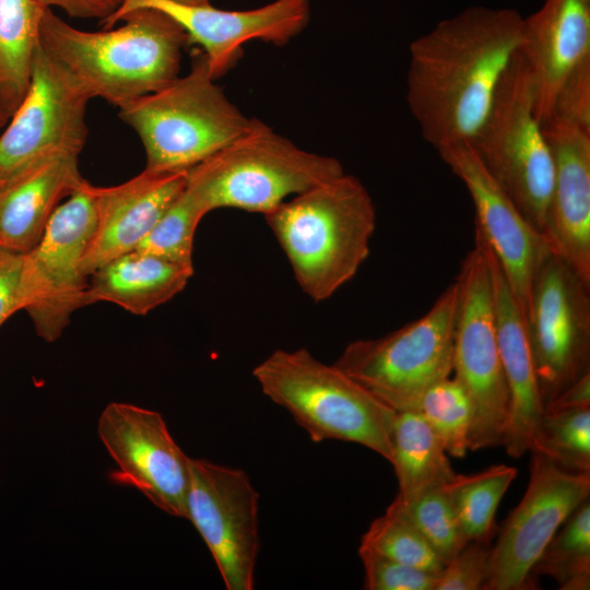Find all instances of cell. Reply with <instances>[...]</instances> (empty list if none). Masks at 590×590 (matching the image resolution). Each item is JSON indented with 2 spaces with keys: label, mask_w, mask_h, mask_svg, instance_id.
Segmentation results:
<instances>
[{
  "label": "cell",
  "mask_w": 590,
  "mask_h": 590,
  "mask_svg": "<svg viewBox=\"0 0 590 590\" xmlns=\"http://www.w3.org/2000/svg\"><path fill=\"white\" fill-rule=\"evenodd\" d=\"M523 20L515 9L474 5L411 43L406 103L436 151L475 137L521 47Z\"/></svg>",
  "instance_id": "1"
},
{
  "label": "cell",
  "mask_w": 590,
  "mask_h": 590,
  "mask_svg": "<svg viewBox=\"0 0 590 590\" xmlns=\"http://www.w3.org/2000/svg\"><path fill=\"white\" fill-rule=\"evenodd\" d=\"M117 30H78L47 8L39 43L71 78L93 97L118 108L166 86L179 76L184 28L155 8H139Z\"/></svg>",
  "instance_id": "2"
},
{
  "label": "cell",
  "mask_w": 590,
  "mask_h": 590,
  "mask_svg": "<svg viewBox=\"0 0 590 590\" xmlns=\"http://www.w3.org/2000/svg\"><path fill=\"white\" fill-rule=\"evenodd\" d=\"M264 219L300 290L322 302L367 259L377 216L363 182L342 173L285 200Z\"/></svg>",
  "instance_id": "3"
},
{
  "label": "cell",
  "mask_w": 590,
  "mask_h": 590,
  "mask_svg": "<svg viewBox=\"0 0 590 590\" xmlns=\"http://www.w3.org/2000/svg\"><path fill=\"white\" fill-rule=\"evenodd\" d=\"M344 173L339 160L300 149L259 119L187 172V191L209 213L233 208L273 211L300 192Z\"/></svg>",
  "instance_id": "4"
},
{
  "label": "cell",
  "mask_w": 590,
  "mask_h": 590,
  "mask_svg": "<svg viewBox=\"0 0 590 590\" xmlns=\"http://www.w3.org/2000/svg\"><path fill=\"white\" fill-rule=\"evenodd\" d=\"M261 391L284 408L315 442L362 445L392 461L390 429L396 411L306 347L275 350L253 370Z\"/></svg>",
  "instance_id": "5"
},
{
  "label": "cell",
  "mask_w": 590,
  "mask_h": 590,
  "mask_svg": "<svg viewBox=\"0 0 590 590\" xmlns=\"http://www.w3.org/2000/svg\"><path fill=\"white\" fill-rule=\"evenodd\" d=\"M119 118L140 137L146 169L188 170L250 126L215 83L199 49L191 70L153 93L119 107Z\"/></svg>",
  "instance_id": "6"
},
{
  "label": "cell",
  "mask_w": 590,
  "mask_h": 590,
  "mask_svg": "<svg viewBox=\"0 0 590 590\" xmlns=\"http://www.w3.org/2000/svg\"><path fill=\"white\" fill-rule=\"evenodd\" d=\"M469 144L524 219L543 233L554 163L535 115L534 85L520 49L499 83L483 125Z\"/></svg>",
  "instance_id": "7"
},
{
  "label": "cell",
  "mask_w": 590,
  "mask_h": 590,
  "mask_svg": "<svg viewBox=\"0 0 590 590\" xmlns=\"http://www.w3.org/2000/svg\"><path fill=\"white\" fill-rule=\"evenodd\" d=\"M457 300L455 281L421 318L349 343L334 365L394 411H416L424 392L452 371Z\"/></svg>",
  "instance_id": "8"
},
{
  "label": "cell",
  "mask_w": 590,
  "mask_h": 590,
  "mask_svg": "<svg viewBox=\"0 0 590 590\" xmlns=\"http://www.w3.org/2000/svg\"><path fill=\"white\" fill-rule=\"evenodd\" d=\"M452 370L472 405L469 450L502 446L509 418V391L495 329L491 270L481 236L457 275Z\"/></svg>",
  "instance_id": "9"
},
{
  "label": "cell",
  "mask_w": 590,
  "mask_h": 590,
  "mask_svg": "<svg viewBox=\"0 0 590 590\" xmlns=\"http://www.w3.org/2000/svg\"><path fill=\"white\" fill-rule=\"evenodd\" d=\"M95 224L93 185L85 181L57 206L38 243L22 253L20 307L47 342L57 340L71 315L85 306L83 260Z\"/></svg>",
  "instance_id": "10"
},
{
  "label": "cell",
  "mask_w": 590,
  "mask_h": 590,
  "mask_svg": "<svg viewBox=\"0 0 590 590\" xmlns=\"http://www.w3.org/2000/svg\"><path fill=\"white\" fill-rule=\"evenodd\" d=\"M527 329L545 409L590 373V283L552 251L532 286Z\"/></svg>",
  "instance_id": "11"
},
{
  "label": "cell",
  "mask_w": 590,
  "mask_h": 590,
  "mask_svg": "<svg viewBox=\"0 0 590 590\" xmlns=\"http://www.w3.org/2000/svg\"><path fill=\"white\" fill-rule=\"evenodd\" d=\"M527 491L489 550L483 590H523L532 568L560 526L590 494V472L567 471L531 450Z\"/></svg>",
  "instance_id": "12"
},
{
  "label": "cell",
  "mask_w": 590,
  "mask_h": 590,
  "mask_svg": "<svg viewBox=\"0 0 590 590\" xmlns=\"http://www.w3.org/2000/svg\"><path fill=\"white\" fill-rule=\"evenodd\" d=\"M187 519L210 550L227 590H252L259 553V494L244 470L189 461Z\"/></svg>",
  "instance_id": "13"
},
{
  "label": "cell",
  "mask_w": 590,
  "mask_h": 590,
  "mask_svg": "<svg viewBox=\"0 0 590 590\" xmlns=\"http://www.w3.org/2000/svg\"><path fill=\"white\" fill-rule=\"evenodd\" d=\"M97 433L117 464L115 482L135 487L161 510L187 519L190 458L158 412L111 402L101 413Z\"/></svg>",
  "instance_id": "14"
},
{
  "label": "cell",
  "mask_w": 590,
  "mask_h": 590,
  "mask_svg": "<svg viewBox=\"0 0 590 590\" xmlns=\"http://www.w3.org/2000/svg\"><path fill=\"white\" fill-rule=\"evenodd\" d=\"M90 99L39 43L26 94L0 137V174L54 153L79 155L87 138Z\"/></svg>",
  "instance_id": "15"
},
{
  "label": "cell",
  "mask_w": 590,
  "mask_h": 590,
  "mask_svg": "<svg viewBox=\"0 0 590 590\" xmlns=\"http://www.w3.org/2000/svg\"><path fill=\"white\" fill-rule=\"evenodd\" d=\"M139 8L162 10L179 23L188 36V44L200 46L215 80L236 64L247 42L259 39L284 45L306 27L310 17L309 0H274L246 11L221 10L212 4L179 5L165 0H123L99 24L110 28Z\"/></svg>",
  "instance_id": "16"
},
{
  "label": "cell",
  "mask_w": 590,
  "mask_h": 590,
  "mask_svg": "<svg viewBox=\"0 0 590 590\" xmlns=\"http://www.w3.org/2000/svg\"><path fill=\"white\" fill-rule=\"evenodd\" d=\"M437 152L465 185L475 209V232L498 260L527 318L536 273L551 252L543 234L524 219L468 142Z\"/></svg>",
  "instance_id": "17"
},
{
  "label": "cell",
  "mask_w": 590,
  "mask_h": 590,
  "mask_svg": "<svg viewBox=\"0 0 590 590\" xmlns=\"http://www.w3.org/2000/svg\"><path fill=\"white\" fill-rule=\"evenodd\" d=\"M542 128L554 163L542 234L550 250L590 283V129L558 116Z\"/></svg>",
  "instance_id": "18"
},
{
  "label": "cell",
  "mask_w": 590,
  "mask_h": 590,
  "mask_svg": "<svg viewBox=\"0 0 590 590\" xmlns=\"http://www.w3.org/2000/svg\"><path fill=\"white\" fill-rule=\"evenodd\" d=\"M187 172L144 168L120 185L93 186L96 224L83 260L88 278L106 262L135 249L184 191Z\"/></svg>",
  "instance_id": "19"
},
{
  "label": "cell",
  "mask_w": 590,
  "mask_h": 590,
  "mask_svg": "<svg viewBox=\"0 0 590 590\" xmlns=\"http://www.w3.org/2000/svg\"><path fill=\"white\" fill-rule=\"evenodd\" d=\"M484 245L491 270L497 346L510 401L502 446L510 457L520 458L535 447L544 404L530 350L526 315L498 260L485 241Z\"/></svg>",
  "instance_id": "20"
},
{
  "label": "cell",
  "mask_w": 590,
  "mask_h": 590,
  "mask_svg": "<svg viewBox=\"0 0 590 590\" xmlns=\"http://www.w3.org/2000/svg\"><path fill=\"white\" fill-rule=\"evenodd\" d=\"M520 51L535 92V115L543 123L565 80L590 59V0H545L523 20Z\"/></svg>",
  "instance_id": "21"
},
{
  "label": "cell",
  "mask_w": 590,
  "mask_h": 590,
  "mask_svg": "<svg viewBox=\"0 0 590 590\" xmlns=\"http://www.w3.org/2000/svg\"><path fill=\"white\" fill-rule=\"evenodd\" d=\"M78 157L54 153L0 174V249L25 253L38 243L59 201L86 181Z\"/></svg>",
  "instance_id": "22"
},
{
  "label": "cell",
  "mask_w": 590,
  "mask_h": 590,
  "mask_svg": "<svg viewBox=\"0 0 590 590\" xmlns=\"http://www.w3.org/2000/svg\"><path fill=\"white\" fill-rule=\"evenodd\" d=\"M192 275L191 270L132 250L90 275L84 303L109 302L143 316L180 293Z\"/></svg>",
  "instance_id": "23"
},
{
  "label": "cell",
  "mask_w": 590,
  "mask_h": 590,
  "mask_svg": "<svg viewBox=\"0 0 590 590\" xmlns=\"http://www.w3.org/2000/svg\"><path fill=\"white\" fill-rule=\"evenodd\" d=\"M390 442L398 498H412L455 477L442 441L417 411H396Z\"/></svg>",
  "instance_id": "24"
},
{
  "label": "cell",
  "mask_w": 590,
  "mask_h": 590,
  "mask_svg": "<svg viewBox=\"0 0 590 590\" xmlns=\"http://www.w3.org/2000/svg\"><path fill=\"white\" fill-rule=\"evenodd\" d=\"M46 9L37 0H0V109L8 119L28 88Z\"/></svg>",
  "instance_id": "25"
},
{
  "label": "cell",
  "mask_w": 590,
  "mask_h": 590,
  "mask_svg": "<svg viewBox=\"0 0 590 590\" xmlns=\"http://www.w3.org/2000/svg\"><path fill=\"white\" fill-rule=\"evenodd\" d=\"M517 475V469L493 465L472 475L456 474L442 486L467 541L488 543L499 502Z\"/></svg>",
  "instance_id": "26"
},
{
  "label": "cell",
  "mask_w": 590,
  "mask_h": 590,
  "mask_svg": "<svg viewBox=\"0 0 590 590\" xmlns=\"http://www.w3.org/2000/svg\"><path fill=\"white\" fill-rule=\"evenodd\" d=\"M387 509L409 521L425 538L444 564L468 543L442 486L425 491L409 499L396 497Z\"/></svg>",
  "instance_id": "27"
},
{
  "label": "cell",
  "mask_w": 590,
  "mask_h": 590,
  "mask_svg": "<svg viewBox=\"0 0 590 590\" xmlns=\"http://www.w3.org/2000/svg\"><path fill=\"white\" fill-rule=\"evenodd\" d=\"M532 450L567 471L590 472V406L545 409Z\"/></svg>",
  "instance_id": "28"
},
{
  "label": "cell",
  "mask_w": 590,
  "mask_h": 590,
  "mask_svg": "<svg viewBox=\"0 0 590 590\" xmlns=\"http://www.w3.org/2000/svg\"><path fill=\"white\" fill-rule=\"evenodd\" d=\"M416 411L444 444L448 455L463 458L469 450L472 405L463 386L456 378H444L430 386Z\"/></svg>",
  "instance_id": "29"
},
{
  "label": "cell",
  "mask_w": 590,
  "mask_h": 590,
  "mask_svg": "<svg viewBox=\"0 0 590 590\" xmlns=\"http://www.w3.org/2000/svg\"><path fill=\"white\" fill-rule=\"evenodd\" d=\"M205 214L185 187L134 250L193 271L194 233Z\"/></svg>",
  "instance_id": "30"
},
{
  "label": "cell",
  "mask_w": 590,
  "mask_h": 590,
  "mask_svg": "<svg viewBox=\"0 0 590 590\" xmlns=\"http://www.w3.org/2000/svg\"><path fill=\"white\" fill-rule=\"evenodd\" d=\"M532 568L562 585L571 577L590 574V503H581L560 526Z\"/></svg>",
  "instance_id": "31"
},
{
  "label": "cell",
  "mask_w": 590,
  "mask_h": 590,
  "mask_svg": "<svg viewBox=\"0 0 590 590\" xmlns=\"http://www.w3.org/2000/svg\"><path fill=\"white\" fill-rule=\"evenodd\" d=\"M359 548L435 574L445 566L425 538L403 517L388 509L371 522Z\"/></svg>",
  "instance_id": "32"
},
{
  "label": "cell",
  "mask_w": 590,
  "mask_h": 590,
  "mask_svg": "<svg viewBox=\"0 0 590 590\" xmlns=\"http://www.w3.org/2000/svg\"><path fill=\"white\" fill-rule=\"evenodd\" d=\"M367 590H435L439 574L358 548Z\"/></svg>",
  "instance_id": "33"
},
{
  "label": "cell",
  "mask_w": 590,
  "mask_h": 590,
  "mask_svg": "<svg viewBox=\"0 0 590 590\" xmlns=\"http://www.w3.org/2000/svg\"><path fill=\"white\" fill-rule=\"evenodd\" d=\"M491 546L486 542H468L439 573L435 590L483 589Z\"/></svg>",
  "instance_id": "34"
},
{
  "label": "cell",
  "mask_w": 590,
  "mask_h": 590,
  "mask_svg": "<svg viewBox=\"0 0 590 590\" xmlns=\"http://www.w3.org/2000/svg\"><path fill=\"white\" fill-rule=\"evenodd\" d=\"M552 116L590 129V59L579 64L565 80L556 96Z\"/></svg>",
  "instance_id": "35"
},
{
  "label": "cell",
  "mask_w": 590,
  "mask_h": 590,
  "mask_svg": "<svg viewBox=\"0 0 590 590\" xmlns=\"http://www.w3.org/2000/svg\"><path fill=\"white\" fill-rule=\"evenodd\" d=\"M22 253L0 249V327L20 307Z\"/></svg>",
  "instance_id": "36"
},
{
  "label": "cell",
  "mask_w": 590,
  "mask_h": 590,
  "mask_svg": "<svg viewBox=\"0 0 590 590\" xmlns=\"http://www.w3.org/2000/svg\"><path fill=\"white\" fill-rule=\"evenodd\" d=\"M46 8L58 7L69 16L98 19L99 22L111 15L123 0H37Z\"/></svg>",
  "instance_id": "37"
},
{
  "label": "cell",
  "mask_w": 590,
  "mask_h": 590,
  "mask_svg": "<svg viewBox=\"0 0 590 590\" xmlns=\"http://www.w3.org/2000/svg\"><path fill=\"white\" fill-rule=\"evenodd\" d=\"M580 406H590V373L583 375L569 386L560 396L548 403L545 409Z\"/></svg>",
  "instance_id": "38"
},
{
  "label": "cell",
  "mask_w": 590,
  "mask_h": 590,
  "mask_svg": "<svg viewBox=\"0 0 590 590\" xmlns=\"http://www.w3.org/2000/svg\"><path fill=\"white\" fill-rule=\"evenodd\" d=\"M558 588L562 590H588L590 588V574L571 577Z\"/></svg>",
  "instance_id": "39"
},
{
  "label": "cell",
  "mask_w": 590,
  "mask_h": 590,
  "mask_svg": "<svg viewBox=\"0 0 590 590\" xmlns=\"http://www.w3.org/2000/svg\"><path fill=\"white\" fill-rule=\"evenodd\" d=\"M179 5L202 7L211 4L210 0H165Z\"/></svg>",
  "instance_id": "40"
},
{
  "label": "cell",
  "mask_w": 590,
  "mask_h": 590,
  "mask_svg": "<svg viewBox=\"0 0 590 590\" xmlns=\"http://www.w3.org/2000/svg\"><path fill=\"white\" fill-rule=\"evenodd\" d=\"M9 119L4 116L2 110L0 109V128L8 121Z\"/></svg>",
  "instance_id": "41"
}]
</instances>
